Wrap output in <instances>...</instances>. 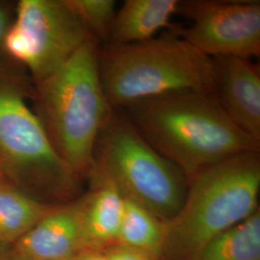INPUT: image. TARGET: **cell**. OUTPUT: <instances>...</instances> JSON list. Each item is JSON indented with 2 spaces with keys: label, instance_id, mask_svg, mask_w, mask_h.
Here are the masks:
<instances>
[{
  "label": "cell",
  "instance_id": "cell-11",
  "mask_svg": "<svg viewBox=\"0 0 260 260\" xmlns=\"http://www.w3.org/2000/svg\"><path fill=\"white\" fill-rule=\"evenodd\" d=\"M125 199L111 183L89 185L84 193L85 250L106 251L118 244Z\"/></svg>",
  "mask_w": 260,
  "mask_h": 260
},
{
  "label": "cell",
  "instance_id": "cell-19",
  "mask_svg": "<svg viewBox=\"0 0 260 260\" xmlns=\"http://www.w3.org/2000/svg\"><path fill=\"white\" fill-rule=\"evenodd\" d=\"M72 260H107L104 251L84 250Z\"/></svg>",
  "mask_w": 260,
  "mask_h": 260
},
{
  "label": "cell",
  "instance_id": "cell-9",
  "mask_svg": "<svg viewBox=\"0 0 260 260\" xmlns=\"http://www.w3.org/2000/svg\"><path fill=\"white\" fill-rule=\"evenodd\" d=\"M213 59L212 92L233 123L260 143V69L251 59Z\"/></svg>",
  "mask_w": 260,
  "mask_h": 260
},
{
  "label": "cell",
  "instance_id": "cell-7",
  "mask_svg": "<svg viewBox=\"0 0 260 260\" xmlns=\"http://www.w3.org/2000/svg\"><path fill=\"white\" fill-rule=\"evenodd\" d=\"M91 40L65 0H19L4 49L37 83Z\"/></svg>",
  "mask_w": 260,
  "mask_h": 260
},
{
  "label": "cell",
  "instance_id": "cell-12",
  "mask_svg": "<svg viewBox=\"0 0 260 260\" xmlns=\"http://www.w3.org/2000/svg\"><path fill=\"white\" fill-rule=\"evenodd\" d=\"M179 0H125L117 10L108 41L110 45H127L149 41L171 25Z\"/></svg>",
  "mask_w": 260,
  "mask_h": 260
},
{
  "label": "cell",
  "instance_id": "cell-2",
  "mask_svg": "<svg viewBox=\"0 0 260 260\" xmlns=\"http://www.w3.org/2000/svg\"><path fill=\"white\" fill-rule=\"evenodd\" d=\"M33 92L27 71L8 57L0 59V167L28 195L63 205L83 194L84 181L51 146L29 105Z\"/></svg>",
  "mask_w": 260,
  "mask_h": 260
},
{
  "label": "cell",
  "instance_id": "cell-8",
  "mask_svg": "<svg viewBox=\"0 0 260 260\" xmlns=\"http://www.w3.org/2000/svg\"><path fill=\"white\" fill-rule=\"evenodd\" d=\"M176 14L189 24H171L169 33L205 55L259 57L258 0H179Z\"/></svg>",
  "mask_w": 260,
  "mask_h": 260
},
{
  "label": "cell",
  "instance_id": "cell-5",
  "mask_svg": "<svg viewBox=\"0 0 260 260\" xmlns=\"http://www.w3.org/2000/svg\"><path fill=\"white\" fill-rule=\"evenodd\" d=\"M99 69L113 109L175 91L212 92L213 87V59L171 33L134 44L101 45Z\"/></svg>",
  "mask_w": 260,
  "mask_h": 260
},
{
  "label": "cell",
  "instance_id": "cell-17",
  "mask_svg": "<svg viewBox=\"0 0 260 260\" xmlns=\"http://www.w3.org/2000/svg\"><path fill=\"white\" fill-rule=\"evenodd\" d=\"M17 1L0 0V59L7 57L4 49L5 38L15 18Z\"/></svg>",
  "mask_w": 260,
  "mask_h": 260
},
{
  "label": "cell",
  "instance_id": "cell-20",
  "mask_svg": "<svg viewBox=\"0 0 260 260\" xmlns=\"http://www.w3.org/2000/svg\"><path fill=\"white\" fill-rule=\"evenodd\" d=\"M13 253V246L0 241V260H10Z\"/></svg>",
  "mask_w": 260,
  "mask_h": 260
},
{
  "label": "cell",
  "instance_id": "cell-10",
  "mask_svg": "<svg viewBox=\"0 0 260 260\" xmlns=\"http://www.w3.org/2000/svg\"><path fill=\"white\" fill-rule=\"evenodd\" d=\"M84 193L55 207L19 241L13 251L36 260H72L85 250Z\"/></svg>",
  "mask_w": 260,
  "mask_h": 260
},
{
  "label": "cell",
  "instance_id": "cell-4",
  "mask_svg": "<svg viewBox=\"0 0 260 260\" xmlns=\"http://www.w3.org/2000/svg\"><path fill=\"white\" fill-rule=\"evenodd\" d=\"M260 150L224 159L188 179L183 205L163 221L161 260H194L220 234L259 209Z\"/></svg>",
  "mask_w": 260,
  "mask_h": 260
},
{
  "label": "cell",
  "instance_id": "cell-6",
  "mask_svg": "<svg viewBox=\"0 0 260 260\" xmlns=\"http://www.w3.org/2000/svg\"><path fill=\"white\" fill-rule=\"evenodd\" d=\"M86 181L111 183L161 221L177 215L188 188L184 174L149 145L122 109H113L101 130Z\"/></svg>",
  "mask_w": 260,
  "mask_h": 260
},
{
  "label": "cell",
  "instance_id": "cell-21",
  "mask_svg": "<svg viewBox=\"0 0 260 260\" xmlns=\"http://www.w3.org/2000/svg\"><path fill=\"white\" fill-rule=\"evenodd\" d=\"M10 260H36L34 259V258H31V257H29V256H26V255H23V254H20V253H18V252H16V251H13V253H12V256H11V258Z\"/></svg>",
  "mask_w": 260,
  "mask_h": 260
},
{
  "label": "cell",
  "instance_id": "cell-14",
  "mask_svg": "<svg viewBox=\"0 0 260 260\" xmlns=\"http://www.w3.org/2000/svg\"><path fill=\"white\" fill-rule=\"evenodd\" d=\"M194 260H260V210L220 234Z\"/></svg>",
  "mask_w": 260,
  "mask_h": 260
},
{
  "label": "cell",
  "instance_id": "cell-1",
  "mask_svg": "<svg viewBox=\"0 0 260 260\" xmlns=\"http://www.w3.org/2000/svg\"><path fill=\"white\" fill-rule=\"evenodd\" d=\"M122 110L149 145L187 179L224 159L260 150V143L229 119L210 91L162 93Z\"/></svg>",
  "mask_w": 260,
  "mask_h": 260
},
{
  "label": "cell",
  "instance_id": "cell-16",
  "mask_svg": "<svg viewBox=\"0 0 260 260\" xmlns=\"http://www.w3.org/2000/svg\"><path fill=\"white\" fill-rule=\"evenodd\" d=\"M65 2L95 41L101 45L107 43L117 12L116 1L65 0Z\"/></svg>",
  "mask_w": 260,
  "mask_h": 260
},
{
  "label": "cell",
  "instance_id": "cell-15",
  "mask_svg": "<svg viewBox=\"0 0 260 260\" xmlns=\"http://www.w3.org/2000/svg\"><path fill=\"white\" fill-rule=\"evenodd\" d=\"M118 244L161 260L164 247L163 221L143 206L125 199Z\"/></svg>",
  "mask_w": 260,
  "mask_h": 260
},
{
  "label": "cell",
  "instance_id": "cell-13",
  "mask_svg": "<svg viewBox=\"0 0 260 260\" xmlns=\"http://www.w3.org/2000/svg\"><path fill=\"white\" fill-rule=\"evenodd\" d=\"M56 205L45 204L5 180L0 183V241L14 245Z\"/></svg>",
  "mask_w": 260,
  "mask_h": 260
},
{
  "label": "cell",
  "instance_id": "cell-3",
  "mask_svg": "<svg viewBox=\"0 0 260 260\" xmlns=\"http://www.w3.org/2000/svg\"><path fill=\"white\" fill-rule=\"evenodd\" d=\"M101 44L91 40L46 78L34 83L30 104L56 153L86 181L96 138L113 108L100 76Z\"/></svg>",
  "mask_w": 260,
  "mask_h": 260
},
{
  "label": "cell",
  "instance_id": "cell-18",
  "mask_svg": "<svg viewBox=\"0 0 260 260\" xmlns=\"http://www.w3.org/2000/svg\"><path fill=\"white\" fill-rule=\"evenodd\" d=\"M107 260H155L143 251L132 249L127 246L116 244L104 251Z\"/></svg>",
  "mask_w": 260,
  "mask_h": 260
},
{
  "label": "cell",
  "instance_id": "cell-22",
  "mask_svg": "<svg viewBox=\"0 0 260 260\" xmlns=\"http://www.w3.org/2000/svg\"><path fill=\"white\" fill-rule=\"evenodd\" d=\"M5 180H7V179H6V177L4 176V173H3L2 169L0 167V183L3 182V181H5Z\"/></svg>",
  "mask_w": 260,
  "mask_h": 260
}]
</instances>
